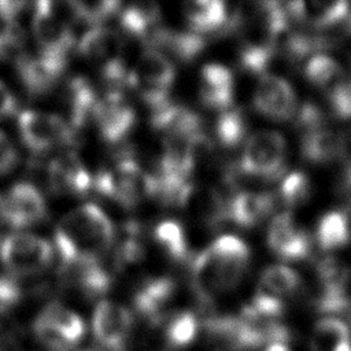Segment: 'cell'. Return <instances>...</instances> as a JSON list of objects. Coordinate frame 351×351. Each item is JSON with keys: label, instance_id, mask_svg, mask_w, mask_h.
<instances>
[{"label": "cell", "instance_id": "6da1fadb", "mask_svg": "<svg viewBox=\"0 0 351 351\" xmlns=\"http://www.w3.org/2000/svg\"><path fill=\"white\" fill-rule=\"evenodd\" d=\"M250 259L248 245L236 236H221L202 251L191 267L192 291L202 306H211L243 278Z\"/></svg>", "mask_w": 351, "mask_h": 351}, {"label": "cell", "instance_id": "7a4b0ae2", "mask_svg": "<svg viewBox=\"0 0 351 351\" xmlns=\"http://www.w3.org/2000/svg\"><path fill=\"white\" fill-rule=\"evenodd\" d=\"M110 218L95 204L81 206L66 214L55 230V244L62 265L99 261L114 243Z\"/></svg>", "mask_w": 351, "mask_h": 351}, {"label": "cell", "instance_id": "3957f363", "mask_svg": "<svg viewBox=\"0 0 351 351\" xmlns=\"http://www.w3.org/2000/svg\"><path fill=\"white\" fill-rule=\"evenodd\" d=\"M174 78L173 63L162 52L147 49L130 70L128 88L137 90L149 110H155L171 100L170 89Z\"/></svg>", "mask_w": 351, "mask_h": 351}, {"label": "cell", "instance_id": "277c9868", "mask_svg": "<svg viewBox=\"0 0 351 351\" xmlns=\"http://www.w3.org/2000/svg\"><path fill=\"white\" fill-rule=\"evenodd\" d=\"M80 53L101 67V77L111 89L122 90L128 86L130 70L122 58V40L108 27L95 26L88 30L78 44Z\"/></svg>", "mask_w": 351, "mask_h": 351}, {"label": "cell", "instance_id": "5b68a950", "mask_svg": "<svg viewBox=\"0 0 351 351\" xmlns=\"http://www.w3.org/2000/svg\"><path fill=\"white\" fill-rule=\"evenodd\" d=\"M285 158L284 137L277 132L261 130L248 138L237 167L243 177L277 180L285 170Z\"/></svg>", "mask_w": 351, "mask_h": 351}, {"label": "cell", "instance_id": "8992f818", "mask_svg": "<svg viewBox=\"0 0 351 351\" xmlns=\"http://www.w3.org/2000/svg\"><path fill=\"white\" fill-rule=\"evenodd\" d=\"M51 259L52 247L40 236L18 232L0 241V261L14 277L40 273Z\"/></svg>", "mask_w": 351, "mask_h": 351}, {"label": "cell", "instance_id": "52a82bcc", "mask_svg": "<svg viewBox=\"0 0 351 351\" xmlns=\"http://www.w3.org/2000/svg\"><path fill=\"white\" fill-rule=\"evenodd\" d=\"M18 129L21 138L33 152H45L55 147L70 144L77 134L64 118L33 110L19 114Z\"/></svg>", "mask_w": 351, "mask_h": 351}, {"label": "cell", "instance_id": "ba28073f", "mask_svg": "<svg viewBox=\"0 0 351 351\" xmlns=\"http://www.w3.org/2000/svg\"><path fill=\"white\" fill-rule=\"evenodd\" d=\"M93 119L101 140L107 144H118L132 132L136 114L122 90L110 89L99 99Z\"/></svg>", "mask_w": 351, "mask_h": 351}, {"label": "cell", "instance_id": "9c48e42d", "mask_svg": "<svg viewBox=\"0 0 351 351\" xmlns=\"http://www.w3.org/2000/svg\"><path fill=\"white\" fill-rule=\"evenodd\" d=\"M133 329V315L122 304L101 300L97 303L92 330L95 339L106 351H123Z\"/></svg>", "mask_w": 351, "mask_h": 351}, {"label": "cell", "instance_id": "30bf717a", "mask_svg": "<svg viewBox=\"0 0 351 351\" xmlns=\"http://www.w3.org/2000/svg\"><path fill=\"white\" fill-rule=\"evenodd\" d=\"M176 296V281L167 276L148 277L134 289L133 306L151 325H162L170 317L169 307Z\"/></svg>", "mask_w": 351, "mask_h": 351}, {"label": "cell", "instance_id": "8fae6325", "mask_svg": "<svg viewBox=\"0 0 351 351\" xmlns=\"http://www.w3.org/2000/svg\"><path fill=\"white\" fill-rule=\"evenodd\" d=\"M45 217V200L34 185L18 182L4 196V222L11 228H27L43 221Z\"/></svg>", "mask_w": 351, "mask_h": 351}, {"label": "cell", "instance_id": "7c38bea8", "mask_svg": "<svg viewBox=\"0 0 351 351\" xmlns=\"http://www.w3.org/2000/svg\"><path fill=\"white\" fill-rule=\"evenodd\" d=\"M252 103L258 112L274 121H287L296 112V96L292 86L271 74L259 78Z\"/></svg>", "mask_w": 351, "mask_h": 351}, {"label": "cell", "instance_id": "4fadbf2b", "mask_svg": "<svg viewBox=\"0 0 351 351\" xmlns=\"http://www.w3.org/2000/svg\"><path fill=\"white\" fill-rule=\"evenodd\" d=\"M30 22L40 52L67 58V53L74 44L73 32L66 23L49 12L44 1L34 4Z\"/></svg>", "mask_w": 351, "mask_h": 351}, {"label": "cell", "instance_id": "5bb4252c", "mask_svg": "<svg viewBox=\"0 0 351 351\" xmlns=\"http://www.w3.org/2000/svg\"><path fill=\"white\" fill-rule=\"evenodd\" d=\"M270 250L284 261H300L311 252V239L300 229L289 213L278 214L267 232Z\"/></svg>", "mask_w": 351, "mask_h": 351}, {"label": "cell", "instance_id": "9a60e30c", "mask_svg": "<svg viewBox=\"0 0 351 351\" xmlns=\"http://www.w3.org/2000/svg\"><path fill=\"white\" fill-rule=\"evenodd\" d=\"M47 174L49 188L59 195L82 196L93 188V178L73 152L55 158L49 163Z\"/></svg>", "mask_w": 351, "mask_h": 351}, {"label": "cell", "instance_id": "2e32d148", "mask_svg": "<svg viewBox=\"0 0 351 351\" xmlns=\"http://www.w3.org/2000/svg\"><path fill=\"white\" fill-rule=\"evenodd\" d=\"M15 63L25 88L33 95H41L55 86L66 69L67 58L40 52L36 56L23 55Z\"/></svg>", "mask_w": 351, "mask_h": 351}, {"label": "cell", "instance_id": "e0dca14e", "mask_svg": "<svg viewBox=\"0 0 351 351\" xmlns=\"http://www.w3.org/2000/svg\"><path fill=\"white\" fill-rule=\"evenodd\" d=\"M60 277L86 298L103 296L112 285L111 273L99 261H80L62 265Z\"/></svg>", "mask_w": 351, "mask_h": 351}, {"label": "cell", "instance_id": "ac0fdd59", "mask_svg": "<svg viewBox=\"0 0 351 351\" xmlns=\"http://www.w3.org/2000/svg\"><path fill=\"white\" fill-rule=\"evenodd\" d=\"M144 43L147 49L167 52L181 62L193 60L207 45V40L202 34L192 30L180 32L163 26L156 27Z\"/></svg>", "mask_w": 351, "mask_h": 351}, {"label": "cell", "instance_id": "d6986e66", "mask_svg": "<svg viewBox=\"0 0 351 351\" xmlns=\"http://www.w3.org/2000/svg\"><path fill=\"white\" fill-rule=\"evenodd\" d=\"M228 202L214 188L191 184L182 197L181 208L200 219L206 226L215 228L228 221Z\"/></svg>", "mask_w": 351, "mask_h": 351}, {"label": "cell", "instance_id": "ffe728a7", "mask_svg": "<svg viewBox=\"0 0 351 351\" xmlns=\"http://www.w3.org/2000/svg\"><path fill=\"white\" fill-rule=\"evenodd\" d=\"M199 95L208 108L225 111L232 107L234 96V80L232 71L217 63L206 64L200 70Z\"/></svg>", "mask_w": 351, "mask_h": 351}, {"label": "cell", "instance_id": "44dd1931", "mask_svg": "<svg viewBox=\"0 0 351 351\" xmlns=\"http://www.w3.org/2000/svg\"><path fill=\"white\" fill-rule=\"evenodd\" d=\"M152 128L166 137H191L202 132L200 117L173 100L151 110Z\"/></svg>", "mask_w": 351, "mask_h": 351}, {"label": "cell", "instance_id": "7402d4cb", "mask_svg": "<svg viewBox=\"0 0 351 351\" xmlns=\"http://www.w3.org/2000/svg\"><path fill=\"white\" fill-rule=\"evenodd\" d=\"M285 7L289 16L315 29H326L343 23L350 14V4L346 1H291Z\"/></svg>", "mask_w": 351, "mask_h": 351}, {"label": "cell", "instance_id": "603a6c76", "mask_svg": "<svg viewBox=\"0 0 351 351\" xmlns=\"http://www.w3.org/2000/svg\"><path fill=\"white\" fill-rule=\"evenodd\" d=\"M274 208V197L266 192H240L228 202V219L250 228L265 219Z\"/></svg>", "mask_w": 351, "mask_h": 351}, {"label": "cell", "instance_id": "cb8c5ba5", "mask_svg": "<svg viewBox=\"0 0 351 351\" xmlns=\"http://www.w3.org/2000/svg\"><path fill=\"white\" fill-rule=\"evenodd\" d=\"M184 15L189 30L206 36L208 33H223L229 14L225 3L219 0H196L184 4Z\"/></svg>", "mask_w": 351, "mask_h": 351}, {"label": "cell", "instance_id": "d4e9b609", "mask_svg": "<svg viewBox=\"0 0 351 351\" xmlns=\"http://www.w3.org/2000/svg\"><path fill=\"white\" fill-rule=\"evenodd\" d=\"M300 151L306 160L326 163L339 158L344 151V138L339 132L319 126L302 134Z\"/></svg>", "mask_w": 351, "mask_h": 351}, {"label": "cell", "instance_id": "484cf974", "mask_svg": "<svg viewBox=\"0 0 351 351\" xmlns=\"http://www.w3.org/2000/svg\"><path fill=\"white\" fill-rule=\"evenodd\" d=\"M97 96L90 82L84 77H75L67 86L69 125L77 133L95 115Z\"/></svg>", "mask_w": 351, "mask_h": 351}, {"label": "cell", "instance_id": "4316f807", "mask_svg": "<svg viewBox=\"0 0 351 351\" xmlns=\"http://www.w3.org/2000/svg\"><path fill=\"white\" fill-rule=\"evenodd\" d=\"M311 351H351V332L346 322L326 317L319 319L311 332Z\"/></svg>", "mask_w": 351, "mask_h": 351}, {"label": "cell", "instance_id": "83f0119b", "mask_svg": "<svg viewBox=\"0 0 351 351\" xmlns=\"http://www.w3.org/2000/svg\"><path fill=\"white\" fill-rule=\"evenodd\" d=\"M160 11L154 3H137L128 5L119 15V23L122 30L132 36L145 41L152 32L159 27Z\"/></svg>", "mask_w": 351, "mask_h": 351}, {"label": "cell", "instance_id": "f1b7e54d", "mask_svg": "<svg viewBox=\"0 0 351 351\" xmlns=\"http://www.w3.org/2000/svg\"><path fill=\"white\" fill-rule=\"evenodd\" d=\"M163 325V343L169 351H178L189 347L197 337L200 322L188 310L170 314Z\"/></svg>", "mask_w": 351, "mask_h": 351}, {"label": "cell", "instance_id": "f546056e", "mask_svg": "<svg viewBox=\"0 0 351 351\" xmlns=\"http://www.w3.org/2000/svg\"><path fill=\"white\" fill-rule=\"evenodd\" d=\"M351 236L350 221L343 211H329L322 215L317 225V243L324 251L343 247Z\"/></svg>", "mask_w": 351, "mask_h": 351}, {"label": "cell", "instance_id": "4dcf8cb0", "mask_svg": "<svg viewBox=\"0 0 351 351\" xmlns=\"http://www.w3.org/2000/svg\"><path fill=\"white\" fill-rule=\"evenodd\" d=\"M43 319L56 328L63 336H66L74 346L84 337L85 335V324L82 318L73 311L71 308L52 302L44 307V310L38 314Z\"/></svg>", "mask_w": 351, "mask_h": 351}, {"label": "cell", "instance_id": "1f68e13d", "mask_svg": "<svg viewBox=\"0 0 351 351\" xmlns=\"http://www.w3.org/2000/svg\"><path fill=\"white\" fill-rule=\"evenodd\" d=\"M248 122L241 108H228L222 111L215 122V136L221 145L234 148L240 145L245 137Z\"/></svg>", "mask_w": 351, "mask_h": 351}, {"label": "cell", "instance_id": "d6a6232c", "mask_svg": "<svg viewBox=\"0 0 351 351\" xmlns=\"http://www.w3.org/2000/svg\"><path fill=\"white\" fill-rule=\"evenodd\" d=\"M155 241L174 262L189 258V247L184 228L176 221H163L154 230Z\"/></svg>", "mask_w": 351, "mask_h": 351}, {"label": "cell", "instance_id": "836d02e7", "mask_svg": "<svg viewBox=\"0 0 351 351\" xmlns=\"http://www.w3.org/2000/svg\"><path fill=\"white\" fill-rule=\"evenodd\" d=\"M304 75L313 85L325 88L328 92L344 80L341 66L330 56L314 55L304 67Z\"/></svg>", "mask_w": 351, "mask_h": 351}, {"label": "cell", "instance_id": "e575fe53", "mask_svg": "<svg viewBox=\"0 0 351 351\" xmlns=\"http://www.w3.org/2000/svg\"><path fill=\"white\" fill-rule=\"evenodd\" d=\"M299 285L300 278L295 270L282 265H276L267 267L262 273L258 287L271 296L284 300V298L292 295Z\"/></svg>", "mask_w": 351, "mask_h": 351}, {"label": "cell", "instance_id": "d590c367", "mask_svg": "<svg viewBox=\"0 0 351 351\" xmlns=\"http://www.w3.org/2000/svg\"><path fill=\"white\" fill-rule=\"evenodd\" d=\"M123 236L117 248L118 265H133L143 259L144 244L141 240V228L137 222L129 221L123 226Z\"/></svg>", "mask_w": 351, "mask_h": 351}, {"label": "cell", "instance_id": "8d00e7d4", "mask_svg": "<svg viewBox=\"0 0 351 351\" xmlns=\"http://www.w3.org/2000/svg\"><path fill=\"white\" fill-rule=\"evenodd\" d=\"M311 195V182L302 171L289 173L281 182L278 197L289 207L304 203Z\"/></svg>", "mask_w": 351, "mask_h": 351}, {"label": "cell", "instance_id": "74e56055", "mask_svg": "<svg viewBox=\"0 0 351 351\" xmlns=\"http://www.w3.org/2000/svg\"><path fill=\"white\" fill-rule=\"evenodd\" d=\"M33 332L43 344L53 351H69L71 347H74V344L66 336H63L56 328L38 315L33 321Z\"/></svg>", "mask_w": 351, "mask_h": 351}, {"label": "cell", "instance_id": "f35d334b", "mask_svg": "<svg viewBox=\"0 0 351 351\" xmlns=\"http://www.w3.org/2000/svg\"><path fill=\"white\" fill-rule=\"evenodd\" d=\"M328 95L333 115L340 119L351 118V77L344 78Z\"/></svg>", "mask_w": 351, "mask_h": 351}, {"label": "cell", "instance_id": "ab89813d", "mask_svg": "<svg viewBox=\"0 0 351 351\" xmlns=\"http://www.w3.org/2000/svg\"><path fill=\"white\" fill-rule=\"evenodd\" d=\"M82 14H84V22L85 23H93L99 25L100 22L108 19L112 16L121 7L119 1H81Z\"/></svg>", "mask_w": 351, "mask_h": 351}, {"label": "cell", "instance_id": "60d3db41", "mask_svg": "<svg viewBox=\"0 0 351 351\" xmlns=\"http://www.w3.org/2000/svg\"><path fill=\"white\" fill-rule=\"evenodd\" d=\"M296 126L302 132H307L325 125L324 112L318 106L311 101H306L296 111Z\"/></svg>", "mask_w": 351, "mask_h": 351}, {"label": "cell", "instance_id": "b9f144b4", "mask_svg": "<svg viewBox=\"0 0 351 351\" xmlns=\"http://www.w3.org/2000/svg\"><path fill=\"white\" fill-rule=\"evenodd\" d=\"M21 333V326L10 307L0 306V346L12 344Z\"/></svg>", "mask_w": 351, "mask_h": 351}, {"label": "cell", "instance_id": "7bdbcfd3", "mask_svg": "<svg viewBox=\"0 0 351 351\" xmlns=\"http://www.w3.org/2000/svg\"><path fill=\"white\" fill-rule=\"evenodd\" d=\"M16 149L11 140L0 132V176L10 171L16 163Z\"/></svg>", "mask_w": 351, "mask_h": 351}, {"label": "cell", "instance_id": "ee69618b", "mask_svg": "<svg viewBox=\"0 0 351 351\" xmlns=\"http://www.w3.org/2000/svg\"><path fill=\"white\" fill-rule=\"evenodd\" d=\"M16 110V99L10 88L0 81V119L10 117Z\"/></svg>", "mask_w": 351, "mask_h": 351}, {"label": "cell", "instance_id": "f6af8a7d", "mask_svg": "<svg viewBox=\"0 0 351 351\" xmlns=\"http://www.w3.org/2000/svg\"><path fill=\"white\" fill-rule=\"evenodd\" d=\"M263 351H292L287 343H276L265 347Z\"/></svg>", "mask_w": 351, "mask_h": 351}, {"label": "cell", "instance_id": "bcb514c9", "mask_svg": "<svg viewBox=\"0 0 351 351\" xmlns=\"http://www.w3.org/2000/svg\"><path fill=\"white\" fill-rule=\"evenodd\" d=\"M4 222V196L0 193V223Z\"/></svg>", "mask_w": 351, "mask_h": 351}]
</instances>
